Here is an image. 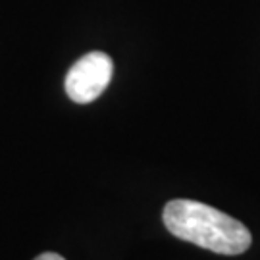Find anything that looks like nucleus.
Wrapping results in <instances>:
<instances>
[{"instance_id": "obj_1", "label": "nucleus", "mask_w": 260, "mask_h": 260, "mask_svg": "<svg viewBox=\"0 0 260 260\" xmlns=\"http://www.w3.org/2000/svg\"><path fill=\"white\" fill-rule=\"evenodd\" d=\"M162 218L172 235L206 251L241 254L251 247V233L239 220L197 201H170Z\"/></svg>"}, {"instance_id": "obj_2", "label": "nucleus", "mask_w": 260, "mask_h": 260, "mask_svg": "<svg viewBox=\"0 0 260 260\" xmlns=\"http://www.w3.org/2000/svg\"><path fill=\"white\" fill-rule=\"evenodd\" d=\"M114 72L110 56L104 52H89L79 58L66 75V93L77 104L96 101L108 87Z\"/></svg>"}, {"instance_id": "obj_3", "label": "nucleus", "mask_w": 260, "mask_h": 260, "mask_svg": "<svg viewBox=\"0 0 260 260\" xmlns=\"http://www.w3.org/2000/svg\"><path fill=\"white\" fill-rule=\"evenodd\" d=\"M35 260H64L60 254H56V252H45V254H41V256H37Z\"/></svg>"}]
</instances>
